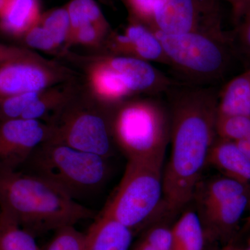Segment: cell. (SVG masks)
Listing matches in <instances>:
<instances>
[{
	"label": "cell",
	"mask_w": 250,
	"mask_h": 250,
	"mask_svg": "<svg viewBox=\"0 0 250 250\" xmlns=\"http://www.w3.org/2000/svg\"><path fill=\"white\" fill-rule=\"evenodd\" d=\"M34 53L32 51L16 46L6 45L0 43V65Z\"/></svg>",
	"instance_id": "31"
},
{
	"label": "cell",
	"mask_w": 250,
	"mask_h": 250,
	"mask_svg": "<svg viewBox=\"0 0 250 250\" xmlns=\"http://www.w3.org/2000/svg\"><path fill=\"white\" fill-rule=\"evenodd\" d=\"M48 124L37 120L0 121V170H18L48 141Z\"/></svg>",
	"instance_id": "9"
},
{
	"label": "cell",
	"mask_w": 250,
	"mask_h": 250,
	"mask_svg": "<svg viewBox=\"0 0 250 250\" xmlns=\"http://www.w3.org/2000/svg\"><path fill=\"white\" fill-rule=\"evenodd\" d=\"M85 233L75 226H65L54 231L50 241L42 250H85Z\"/></svg>",
	"instance_id": "24"
},
{
	"label": "cell",
	"mask_w": 250,
	"mask_h": 250,
	"mask_svg": "<svg viewBox=\"0 0 250 250\" xmlns=\"http://www.w3.org/2000/svg\"><path fill=\"white\" fill-rule=\"evenodd\" d=\"M250 200L248 192L202 212L200 217L206 236L218 241L229 238L248 209Z\"/></svg>",
	"instance_id": "12"
},
{
	"label": "cell",
	"mask_w": 250,
	"mask_h": 250,
	"mask_svg": "<svg viewBox=\"0 0 250 250\" xmlns=\"http://www.w3.org/2000/svg\"><path fill=\"white\" fill-rule=\"evenodd\" d=\"M134 234L116 219L101 213L85 233V250H131Z\"/></svg>",
	"instance_id": "13"
},
{
	"label": "cell",
	"mask_w": 250,
	"mask_h": 250,
	"mask_svg": "<svg viewBox=\"0 0 250 250\" xmlns=\"http://www.w3.org/2000/svg\"><path fill=\"white\" fill-rule=\"evenodd\" d=\"M66 6L70 18V33L77 28L93 24L110 34L111 29L100 6L94 0H71Z\"/></svg>",
	"instance_id": "20"
},
{
	"label": "cell",
	"mask_w": 250,
	"mask_h": 250,
	"mask_svg": "<svg viewBox=\"0 0 250 250\" xmlns=\"http://www.w3.org/2000/svg\"><path fill=\"white\" fill-rule=\"evenodd\" d=\"M41 91L18 94L0 99V121L21 118L24 112L35 101Z\"/></svg>",
	"instance_id": "25"
},
{
	"label": "cell",
	"mask_w": 250,
	"mask_h": 250,
	"mask_svg": "<svg viewBox=\"0 0 250 250\" xmlns=\"http://www.w3.org/2000/svg\"><path fill=\"white\" fill-rule=\"evenodd\" d=\"M215 127L217 137L236 143L250 137V116L217 113Z\"/></svg>",
	"instance_id": "22"
},
{
	"label": "cell",
	"mask_w": 250,
	"mask_h": 250,
	"mask_svg": "<svg viewBox=\"0 0 250 250\" xmlns=\"http://www.w3.org/2000/svg\"><path fill=\"white\" fill-rule=\"evenodd\" d=\"M69 82L42 90L21 118L49 123L64 106L75 99V88Z\"/></svg>",
	"instance_id": "16"
},
{
	"label": "cell",
	"mask_w": 250,
	"mask_h": 250,
	"mask_svg": "<svg viewBox=\"0 0 250 250\" xmlns=\"http://www.w3.org/2000/svg\"><path fill=\"white\" fill-rule=\"evenodd\" d=\"M217 113L250 116V69L233 77L219 90Z\"/></svg>",
	"instance_id": "18"
},
{
	"label": "cell",
	"mask_w": 250,
	"mask_h": 250,
	"mask_svg": "<svg viewBox=\"0 0 250 250\" xmlns=\"http://www.w3.org/2000/svg\"><path fill=\"white\" fill-rule=\"evenodd\" d=\"M108 53L167 65L164 48L154 31L144 24L130 21L121 34L110 33L104 42Z\"/></svg>",
	"instance_id": "10"
},
{
	"label": "cell",
	"mask_w": 250,
	"mask_h": 250,
	"mask_svg": "<svg viewBox=\"0 0 250 250\" xmlns=\"http://www.w3.org/2000/svg\"><path fill=\"white\" fill-rule=\"evenodd\" d=\"M75 75L68 67L34 52L0 65V99L41 91L70 82Z\"/></svg>",
	"instance_id": "8"
},
{
	"label": "cell",
	"mask_w": 250,
	"mask_h": 250,
	"mask_svg": "<svg viewBox=\"0 0 250 250\" xmlns=\"http://www.w3.org/2000/svg\"><path fill=\"white\" fill-rule=\"evenodd\" d=\"M250 250V248H248V249H247V250H235V249H233V250Z\"/></svg>",
	"instance_id": "37"
},
{
	"label": "cell",
	"mask_w": 250,
	"mask_h": 250,
	"mask_svg": "<svg viewBox=\"0 0 250 250\" xmlns=\"http://www.w3.org/2000/svg\"><path fill=\"white\" fill-rule=\"evenodd\" d=\"M248 209H249V215H248V218H247L246 225H245L244 230L250 229V200L249 206H248Z\"/></svg>",
	"instance_id": "35"
},
{
	"label": "cell",
	"mask_w": 250,
	"mask_h": 250,
	"mask_svg": "<svg viewBox=\"0 0 250 250\" xmlns=\"http://www.w3.org/2000/svg\"><path fill=\"white\" fill-rule=\"evenodd\" d=\"M35 237L0 212V250H42Z\"/></svg>",
	"instance_id": "21"
},
{
	"label": "cell",
	"mask_w": 250,
	"mask_h": 250,
	"mask_svg": "<svg viewBox=\"0 0 250 250\" xmlns=\"http://www.w3.org/2000/svg\"><path fill=\"white\" fill-rule=\"evenodd\" d=\"M208 164L223 175L250 186V161L236 143L216 137L210 150Z\"/></svg>",
	"instance_id": "14"
},
{
	"label": "cell",
	"mask_w": 250,
	"mask_h": 250,
	"mask_svg": "<svg viewBox=\"0 0 250 250\" xmlns=\"http://www.w3.org/2000/svg\"><path fill=\"white\" fill-rule=\"evenodd\" d=\"M0 212L35 236L95 218L47 179L19 170H0Z\"/></svg>",
	"instance_id": "2"
},
{
	"label": "cell",
	"mask_w": 250,
	"mask_h": 250,
	"mask_svg": "<svg viewBox=\"0 0 250 250\" xmlns=\"http://www.w3.org/2000/svg\"><path fill=\"white\" fill-rule=\"evenodd\" d=\"M165 155L127 160L121 183L102 213L134 233L146 228L164 198Z\"/></svg>",
	"instance_id": "5"
},
{
	"label": "cell",
	"mask_w": 250,
	"mask_h": 250,
	"mask_svg": "<svg viewBox=\"0 0 250 250\" xmlns=\"http://www.w3.org/2000/svg\"><path fill=\"white\" fill-rule=\"evenodd\" d=\"M107 160L98 154L46 141L24 166L29 168L25 172L47 179L76 199L105 183L109 170Z\"/></svg>",
	"instance_id": "6"
},
{
	"label": "cell",
	"mask_w": 250,
	"mask_h": 250,
	"mask_svg": "<svg viewBox=\"0 0 250 250\" xmlns=\"http://www.w3.org/2000/svg\"><path fill=\"white\" fill-rule=\"evenodd\" d=\"M248 192H250V186L222 175L207 183H199L193 197H197L203 212Z\"/></svg>",
	"instance_id": "17"
},
{
	"label": "cell",
	"mask_w": 250,
	"mask_h": 250,
	"mask_svg": "<svg viewBox=\"0 0 250 250\" xmlns=\"http://www.w3.org/2000/svg\"><path fill=\"white\" fill-rule=\"evenodd\" d=\"M85 67L90 91L98 104L113 108L130 98V91L122 72L111 62L107 54L87 59Z\"/></svg>",
	"instance_id": "11"
},
{
	"label": "cell",
	"mask_w": 250,
	"mask_h": 250,
	"mask_svg": "<svg viewBox=\"0 0 250 250\" xmlns=\"http://www.w3.org/2000/svg\"><path fill=\"white\" fill-rule=\"evenodd\" d=\"M131 250H158L150 244L143 240V238H140L134 244H133L132 248Z\"/></svg>",
	"instance_id": "33"
},
{
	"label": "cell",
	"mask_w": 250,
	"mask_h": 250,
	"mask_svg": "<svg viewBox=\"0 0 250 250\" xmlns=\"http://www.w3.org/2000/svg\"><path fill=\"white\" fill-rule=\"evenodd\" d=\"M154 31L164 48L168 66L188 85L215 86L228 73L236 54L232 36L220 37L203 33L169 34Z\"/></svg>",
	"instance_id": "4"
},
{
	"label": "cell",
	"mask_w": 250,
	"mask_h": 250,
	"mask_svg": "<svg viewBox=\"0 0 250 250\" xmlns=\"http://www.w3.org/2000/svg\"><path fill=\"white\" fill-rule=\"evenodd\" d=\"M113 141L127 160L166 154L170 143L168 106L153 96L132 98L111 108Z\"/></svg>",
	"instance_id": "3"
},
{
	"label": "cell",
	"mask_w": 250,
	"mask_h": 250,
	"mask_svg": "<svg viewBox=\"0 0 250 250\" xmlns=\"http://www.w3.org/2000/svg\"><path fill=\"white\" fill-rule=\"evenodd\" d=\"M108 33L93 24L77 28L69 34L64 49L70 48L73 45L98 47L104 44Z\"/></svg>",
	"instance_id": "26"
},
{
	"label": "cell",
	"mask_w": 250,
	"mask_h": 250,
	"mask_svg": "<svg viewBox=\"0 0 250 250\" xmlns=\"http://www.w3.org/2000/svg\"><path fill=\"white\" fill-rule=\"evenodd\" d=\"M235 53L250 61V9L240 20L235 35L232 36Z\"/></svg>",
	"instance_id": "29"
},
{
	"label": "cell",
	"mask_w": 250,
	"mask_h": 250,
	"mask_svg": "<svg viewBox=\"0 0 250 250\" xmlns=\"http://www.w3.org/2000/svg\"><path fill=\"white\" fill-rule=\"evenodd\" d=\"M22 39L26 45L31 48L46 52H55L59 49L52 36L40 24L31 28L24 34Z\"/></svg>",
	"instance_id": "28"
},
{
	"label": "cell",
	"mask_w": 250,
	"mask_h": 250,
	"mask_svg": "<svg viewBox=\"0 0 250 250\" xmlns=\"http://www.w3.org/2000/svg\"><path fill=\"white\" fill-rule=\"evenodd\" d=\"M172 250H204L206 233L200 215L186 212L172 227Z\"/></svg>",
	"instance_id": "19"
},
{
	"label": "cell",
	"mask_w": 250,
	"mask_h": 250,
	"mask_svg": "<svg viewBox=\"0 0 250 250\" xmlns=\"http://www.w3.org/2000/svg\"><path fill=\"white\" fill-rule=\"evenodd\" d=\"M216 86L176 84L168 96L171 152L164 169V200L170 211L193 198L216 139Z\"/></svg>",
	"instance_id": "1"
},
{
	"label": "cell",
	"mask_w": 250,
	"mask_h": 250,
	"mask_svg": "<svg viewBox=\"0 0 250 250\" xmlns=\"http://www.w3.org/2000/svg\"><path fill=\"white\" fill-rule=\"evenodd\" d=\"M39 24L48 31L59 48L65 45L70 29V18L66 6L42 14Z\"/></svg>",
	"instance_id": "23"
},
{
	"label": "cell",
	"mask_w": 250,
	"mask_h": 250,
	"mask_svg": "<svg viewBox=\"0 0 250 250\" xmlns=\"http://www.w3.org/2000/svg\"><path fill=\"white\" fill-rule=\"evenodd\" d=\"M9 0H0V13L4 9L6 5L9 2Z\"/></svg>",
	"instance_id": "36"
},
{
	"label": "cell",
	"mask_w": 250,
	"mask_h": 250,
	"mask_svg": "<svg viewBox=\"0 0 250 250\" xmlns=\"http://www.w3.org/2000/svg\"><path fill=\"white\" fill-rule=\"evenodd\" d=\"M47 124L52 141L109 159L116 145L111 126V108L82 104L75 99Z\"/></svg>",
	"instance_id": "7"
},
{
	"label": "cell",
	"mask_w": 250,
	"mask_h": 250,
	"mask_svg": "<svg viewBox=\"0 0 250 250\" xmlns=\"http://www.w3.org/2000/svg\"><path fill=\"white\" fill-rule=\"evenodd\" d=\"M158 250H172V228L164 225H154L145 231L141 237Z\"/></svg>",
	"instance_id": "30"
},
{
	"label": "cell",
	"mask_w": 250,
	"mask_h": 250,
	"mask_svg": "<svg viewBox=\"0 0 250 250\" xmlns=\"http://www.w3.org/2000/svg\"><path fill=\"white\" fill-rule=\"evenodd\" d=\"M232 6L233 13L238 20H241L247 11L250 9V0H224Z\"/></svg>",
	"instance_id": "32"
},
{
	"label": "cell",
	"mask_w": 250,
	"mask_h": 250,
	"mask_svg": "<svg viewBox=\"0 0 250 250\" xmlns=\"http://www.w3.org/2000/svg\"><path fill=\"white\" fill-rule=\"evenodd\" d=\"M129 11L131 21L152 29L154 10L159 0H123Z\"/></svg>",
	"instance_id": "27"
},
{
	"label": "cell",
	"mask_w": 250,
	"mask_h": 250,
	"mask_svg": "<svg viewBox=\"0 0 250 250\" xmlns=\"http://www.w3.org/2000/svg\"><path fill=\"white\" fill-rule=\"evenodd\" d=\"M236 143L241 149L242 152L244 153L245 155L250 161V137L238 141Z\"/></svg>",
	"instance_id": "34"
},
{
	"label": "cell",
	"mask_w": 250,
	"mask_h": 250,
	"mask_svg": "<svg viewBox=\"0 0 250 250\" xmlns=\"http://www.w3.org/2000/svg\"><path fill=\"white\" fill-rule=\"evenodd\" d=\"M39 0H9L0 13V29L14 37H23L40 23Z\"/></svg>",
	"instance_id": "15"
}]
</instances>
